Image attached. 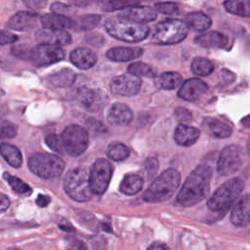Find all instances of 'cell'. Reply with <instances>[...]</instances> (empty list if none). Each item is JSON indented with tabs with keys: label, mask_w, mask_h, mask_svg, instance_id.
<instances>
[{
	"label": "cell",
	"mask_w": 250,
	"mask_h": 250,
	"mask_svg": "<svg viewBox=\"0 0 250 250\" xmlns=\"http://www.w3.org/2000/svg\"><path fill=\"white\" fill-rule=\"evenodd\" d=\"M212 169L206 164L197 166L187 178L177 200L184 206H193L203 200L209 193Z\"/></svg>",
	"instance_id": "obj_1"
},
{
	"label": "cell",
	"mask_w": 250,
	"mask_h": 250,
	"mask_svg": "<svg viewBox=\"0 0 250 250\" xmlns=\"http://www.w3.org/2000/svg\"><path fill=\"white\" fill-rule=\"evenodd\" d=\"M104 28L112 37L131 43L143 41L149 32V28L145 23L136 22L120 16L107 19Z\"/></svg>",
	"instance_id": "obj_2"
},
{
	"label": "cell",
	"mask_w": 250,
	"mask_h": 250,
	"mask_svg": "<svg viewBox=\"0 0 250 250\" xmlns=\"http://www.w3.org/2000/svg\"><path fill=\"white\" fill-rule=\"evenodd\" d=\"M181 181L180 173L174 169L169 168L162 172L153 182L148 188L145 191L143 198L149 203H159L169 199L179 187Z\"/></svg>",
	"instance_id": "obj_3"
},
{
	"label": "cell",
	"mask_w": 250,
	"mask_h": 250,
	"mask_svg": "<svg viewBox=\"0 0 250 250\" xmlns=\"http://www.w3.org/2000/svg\"><path fill=\"white\" fill-rule=\"evenodd\" d=\"M12 52L16 57L27 61L36 66L49 65L64 58V51L61 47L42 43L33 48L16 46L12 49Z\"/></svg>",
	"instance_id": "obj_4"
},
{
	"label": "cell",
	"mask_w": 250,
	"mask_h": 250,
	"mask_svg": "<svg viewBox=\"0 0 250 250\" xmlns=\"http://www.w3.org/2000/svg\"><path fill=\"white\" fill-rule=\"evenodd\" d=\"M63 188L67 195L75 201L86 202L92 198L89 169L84 166L69 170L63 180Z\"/></svg>",
	"instance_id": "obj_5"
},
{
	"label": "cell",
	"mask_w": 250,
	"mask_h": 250,
	"mask_svg": "<svg viewBox=\"0 0 250 250\" xmlns=\"http://www.w3.org/2000/svg\"><path fill=\"white\" fill-rule=\"evenodd\" d=\"M28 168L36 176L51 180L62 175L64 170V162L54 154L37 152L29 157Z\"/></svg>",
	"instance_id": "obj_6"
},
{
	"label": "cell",
	"mask_w": 250,
	"mask_h": 250,
	"mask_svg": "<svg viewBox=\"0 0 250 250\" xmlns=\"http://www.w3.org/2000/svg\"><path fill=\"white\" fill-rule=\"evenodd\" d=\"M244 188V182L240 178H232L225 182L209 198L207 206L214 212H223L234 202Z\"/></svg>",
	"instance_id": "obj_7"
},
{
	"label": "cell",
	"mask_w": 250,
	"mask_h": 250,
	"mask_svg": "<svg viewBox=\"0 0 250 250\" xmlns=\"http://www.w3.org/2000/svg\"><path fill=\"white\" fill-rule=\"evenodd\" d=\"M188 32L184 21L168 19L156 24L152 33V41L156 44L171 45L183 41Z\"/></svg>",
	"instance_id": "obj_8"
},
{
	"label": "cell",
	"mask_w": 250,
	"mask_h": 250,
	"mask_svg": "<svg viewBox=\"0 0 250 250\" xmlns=\"http://www.w3.org/2000/svg\"><path fill=\"white\" fill-rule=\"evenodd\" d=\"M64 152L70 156L82 154L89 145V137L86 130L79 125L67 126L61 135Z\"/></svg>",
	"instance_id": "obj_9"
},
{
	"label": "cell",
	"mask_w": 250,
	"mask_h": 250,
	"mask_svg": "<svg viewBox=\"0 0 250 250\" xmlns=\"http://www.w3.org/2000/svg\"><path fill=\"white\" fill-rule=\"evenodd\" d=\"M112 175V165L104 158L97 159L89 170L90 187L93 193L103 194L110 182Z\"/></svg>",
	"instance_id": "obj_10"
},
{
	"label": "cell",
	"mask_w": 250,
	"mask_h": 250,
	"mask_svg": "<svg viewBox=\"0 0 250 250\" xmlns=\"http://www.w3.org/2000/svg\"><path fill=\"white\" fill-rule=\"evenodd\" d=\"M242 150L238 146H226L220 153L217 171L221 176H229L235 173L242 164Z\"/></svg>",
	"instance_id": "obj_11"
},
{
	"label": "cell",
	"mask_w": 250,
	"mask_h": 250,
	"mask_svg": "<svg viewBox=\"0 0 250 250\" xmlns=\"http://www.w3.org/2000/svg\"><path fill=\"white\" fill-rule=\"evenodd\" d=\"M141 83L142 81L138 76L129 73L113 77L109 83V87L110 91L115 95L131 97L139 92Z\"/></svg>",
	"instance_id": "obj_12"
},
{
	"label": "cell",
	"mask_w": 250,
	"mask_h": 250,
	"mask_svg": "<svg viewBox=\"0 0 250 250\" xmlns=\"http://www.w3.org/2000/svg\"><path fill=\"white\" fill-rule=\"evenodd\" d=\"M35 37L39 43L59 47L67 45L71 42L70 34L64 29H54L44 27L36 32Z\"/></svg>",
	"instance_id": "obj_13"
},
{
	"label": "cell",
	"mask_w": 250,
	"mask_h": 250,
	"mask_svg": "<svg viewBox=\"0 0 250 250\" xmlns=\"http://www.w3.org/2000/svg\"><path fill=\"white\" fill-rule=\"evenodd\" d=\"M78 101L88 111L94 112L104 106L106 97L103 92L83 87L78 92Z\"/></svg>",
	"instance_id": "obj_14"
},
{
	"label": "cell",
	"mask_w": 250,
	"mask_h": 250,
	"mask_svg": "<svg viewBox=\"0 0 250 250\" xmlns=\"http://www.w3.org/2000/svg\"><path fill=\"white\" fill-rule=\"evenodd\" d=\"M208 90L207 84L198 78H190L181 84L178 96L186 101H196Z\"/></svg>",
	"instance_id": "obj_15"
},
{
	"label": "cell",
	"mask_w": 250,
	"mask_h": 250,
	"mask_svg": "<svg viewBox=\"0 0 250 250\" xmlns=\"http://www.w3.org/2000/svg\"><path fill=\"white\" fill-rule=\"evenodd\" d=\"M118 16L126 18L136 22L146 23L152 21L157 17V12L155 9H152L147 6H132L124 9V12L120 13Z\"/></svg>",
	"instance_id": "obj_16"
},
{
	"label": "cell",
	"mask_w": 250,
	"mask_h": 250,
	"mask_svg": "<svg viewBox=\"0 0 250 250\" xmlns=\"http://www.w3.org/2000/svg\"><path fill=\"white\" fill-rule=\"evenodd\" d=\"M230 221L236 227H246L250 221L249 194L246 193L238 199L230 213Z\"/></svg>",
	"instance_id": "obj_17"
},
{
	"label": "cell",
	"mask_w": 250,
	"mask_h": 250,
	"mask_svg": "<svg viewBox=\"0 0 250 250\" xmlns=\"http://www.w3.org/2000/svg\"><path fill=\"white\" fill-rule=\"evenodd\" d=\"M38 21V15L31 12H19L15 14L7 22V27L18 31H27L32 29Z\"/></svg>",
	"instance_id": "obj_18"
},
{
	"label": "cell",
	"mask_w": 250,
	"mask_h": 250,
	"mask_svg": "<svg viewBox=\"0 0 250 250\" xmlns=\"http://www.w3.org/2000/svg\"><path fill=\"white\" fill-rule=\"evenodd\" d=\"M133 112L131 108L124 104H113L107 111V121L114 126H124L131 122Z\"/></svg>",
	"instance_id": "obj_19"
},
{
	"label": "cell",
	"mask_w": 250,
	"mask_h": 250,
	"mask_svg": "<svg viewBox=\"0 0 250 250\" xmlns=\"http://www.w3.org/2000/svg\"><path fill=\"white\" fill-rule=\"evenodd\" d=\"M71 62L80 69L91 68L97 62V55L88 48H77L70 53Z\"/></svg>",
	"instance_id": "obj_20"
},
{
	"label": "cell",
	"mask_w": 250,
	"mask_h": 250,
	"mask_svg": "<svg viewBox=\"0 0 250 250\" xmlns=\"http://www.w3.org/2000/svg\"><path fill=\"white\" fill-rule=\"evenodd\" d=\"M143 49L139 47H113L106 52V58L113 62H128L139 58Z\"/></svg>",
	"instance_id": "obj_21"
},
{
	"label": "cell",
	"mask_w": 250,
	"mask_h": 250,
	"mask_svg": "<svg viewBox=\"0 0 250 250\" xmlns=\"http://www.w3.org/2000/svg\"><path fill=\"white\" fill-rule=\"evenodd\" d=\"M200 132L197 128L188 126L185 124H180L177 126L174 134V139L176 143L180 146H189L193 145L199 138Z\"/></svg>",
	"instance_id": "obj_22"
},
{
	"label": "cell",
	"mask_w": 250,
	"mask_h": 250,
	"mask_svg": "<svg viewBox=\"0 0 250 250\" xmlns=\"http://www.w3.org/2000/svg\"><path fill=\"white\" fill-rule=\"evenodd\" d=\"M41 23L44 27L54 28V29H65L74 28L75 21L71 19L63 16L62 14H46L40 19Z\"/></svg>",
	"instance_id": "obj_23"
},
{
	"label": "cell",
	"mask_w": 250,
	"mask_h": 250,
	"mask_svg": "<svg viewBox=\"0 0 250 250\" xmlns=\"http://www.w3.org/2000/svg\"><path fill=\"white\" fill-rule=\"evenodd\" d=\"M194 41L204 48H224L228 44V37L218 31H209L197 36Z\"/></svg>",
	"instance_id": "obj_24"
},
{
	"label": "cell",
	"mask_w": 250,
	"mask_h": 250,
	"mask_svg": "<svg viewBox=\"0 0 250 250\" xmlns=\"http://www.w3.org/2000/svg\"><path fill=\"white\" fill-rule=\"evenodd\" d=\"M203 125L216 138H228L232 133V128L229 124L218 118L207 117L204 119Z\"/></svg>",
	"instance_id": "obj_25"
},
{
	"label": "cell",
	"mask_w": 250,
	"mask_h": 250,
	"mask_svg": "<svg viewBox=\"0 0 250 250\" xmlns=\"http://www.w3.org/2000/svg\"><path fill=\"white\" fill-rule=\"evenodd\" d=\"M184 21L188 25V27L191 28L195 31H204L208 29L211 24V19L201 12H191L186 15Z\"/></svg>",
	"instance_id": "obj_26"
},
{
	"label": "cell",
	"mask_w": 250,
	"mask_h": 250,
	"mask_svg": "<svg viewBox=\"0 0 250 250\" xmlns=\"http://www.w3.org/2000/svg\"><path fill=\"white\" fill-rule=\"evenodd\" d=\"M144 186V180L141 176L136 174H127L121 184H120V191L126 195H134L138 193Z\"/></svg>",
	"instance_id": "obj_27"
},
{
	"label": "cell",
	"mask_w": 250,
	"mask_h": 250,
	"mask_svg": "<svg viewBox=\"0 0 250 250\" xmlns=\"http://www.w3.org/2000/svg\"><path fill=\"white\" fill-rule=\"evenodd\" d=\"M183 82L182 75L178 72H164L159 76L155 77V86L159 89L172 90L181 86Z\"/></svg>",
	"instance_id": "obj_28"
},
{
	"label": "cell",
	"mask_w": 250,
	"mask_h": 250,
	"mask_svg": "<svg viewBox=\"0 0 250 250\" xmlns=\"http://www.w3.org/2000/svg\"><path fill=\"white\" fill-rule=\"evenodd\" d=\"M0 154L12 167H21L22 162L21 153L15 146H12L8 143H2L0 145Z\"/></svg>",
	"instance_id": "obj_29"
},
{
	"label": "cell",
	"mask_w": 250,
	"mask_h": 250,
	"mask_svg": "<svg viewBox=\"0 0 250 250\" xmlns=\"http://www.w3.org/2000/svg\"><path fill=\"white\" fill-rule=\"evenodd\" d=\"M48 80L50 84L55 87H66L74 82L75 74L70 69L64 68L49 76Z\"/></svg>",
	"instance_id": "obj_30"
},
{
	"label": "cell",
	"mask_w": 250,
	"mask_h": 250,
	"mask_svg": "<svg viewBox=\"0 0 250 250\" xmlns=\"http://www.w3.org/2000/svg\"><path fill=\"white\" fill-rule=\"evenodd\" d=\"M224 7L230 14L246 18L250 16L249 0H226Z\"/></svg>",
	"instance_id": "obj_31"
},
{
	"label": "cell",
	"mask_w": 250,
	"mask_h": 250,
	"mask_svg": "<svg viewBox=\"0 0 250 250\" xmlns=\"http://www.w3.org/2000/svg\"><path fill=\"white\" fill-rule=\"evenodd\" d=\"M129 153L130 150L127 146L119 142H112L108 145L106 149L107 156L114 161H122L126 159L129 156Z\"/></svg>",
	"instance_id": "obj_32"
},
{
	"label": "cell",
	"mask_w": 250,
	"mask_h": 250,
	"mask_svg": "<svg viewBox=\"0 0 250 250\" xmlns=\"http://www.w3.org/2000/svg\"><path fill=\"white\" fill-rule=\"evenodd\" d=\"M214 70V64L205 58L197 57L191 62V71L199 76L209 75Z\"/></svg>",
	"instance_id": "obj_33"
},
{
	"label": "cell",
	"mask_w": 250,
	"mask_h": 250,
	"mask_svg": "<svg viewBox=\"0 0 250 250\" xmlns=\"http://www.w3.org/2000/svg\"><path fill=\"white\" fill-rule=\"evenodd\" d=\"M3 178L15 192L19 194H28L31 192L30 187L18 177L10 175L9 173H4Z\"/></svg>",
	"instance_id": "obj_34"
},
{
	"label": "cell",
	"mask_w": 250,
	"mask_h": 250,
	"mask_svg": "<svg viewBox=\"0 0 250 250\" xmlns=\"http://www.w3.org/2000/svg\"><path fill=\"white\" fill-rule=\"evenodd\" d=\"M128 72L136 75L138 77L140 76H146V77H154L155 72L154 69L147 63L142 62H133L128 66Z\"/></svg>",
	"instance_id": "obj_35"
},
{
	"label": "cell",
	"mask_w": 250,
	"mask_h": 250,
	"mask_svg": "<svg viewBox=\"0 0 250 250\" xmlns=\"http://www.w3.org/2000/svg\"><path fill=\"white\" fill-rule=\"evenodd\" d=\"M140 0H108L103 5L104 12H113L118 10H124L128 7L139 5Z\"/></svg>",
	"instance_id": "obj_36"
},
{
	"label": "cell",
	"mask_w": 250,
	"mask_h": 250,
	"mask_svg": "<svg viewBox=\"0 0 250 250\" xmlns=\"http://www.w3.org/2000/svg\"><path fill=\"white\" fill-rule=\"evenodd\" d=\"M101 21L99 15H85L79 18L78 21L75 22L74 28L77 27L79 30H91L96 27Z\"/></svg>",
	"instance_id": "obj_37"
},
{
	"label": "cell",
	"mask_w": 250,
	"mask_h": 250,
	"mask_svg": "<svg viewBox=\"0 0 250 250\" xmlns=\"http://www.w3.org/2000/svg\"><path fill=\"white\" fill-rule=\"evenodd\" d=\"M155 11L165 15H179L181 13V7L176 2H161L155 4Z\"/></svg>",
	"instance_id": "obj_38"
},
{
	"label": "cell",
	"mask_w": 250,
	"mask_h": 250,
	"mask_svg": "<svg viewBox=\"0 0 250 250\" xmlns=\"http://www.w3.org/2000/svg\"><path fill=\"white\" fill-rule=\"evenodd\" d=\"M45 143H46V145H47L51 149H53L54 151L59 152V153L64 152L61 136L56 135V134H49V135L46 136V138H45Z\"/></svg>",
	"instance_id": "obj_39"
},
{
	"label": "cell",
	"mask_w": 250,
	"mask_h": 250,
	"mask_svg": "<svg viewBox=\"0 0 250 250\" xmlns=\"http://www.w3.org/2000/svg\"><path fill=\"white\" fill-rule=\"evenodd\" d=\"M17 134V126L10 122H3L0 124V138L1 139H12Z\"/></svg>",
	"instance_id": "obj_40"
},
{
	"label": "cell",
	"mask_w": 250,
	"mask_h": 250,
	"mask_svg": "<svg viewBox=\"0 0 250 250\" xmlns=\"http://www.w3.org/2000/svg\"><path fill=\"white\" fill-rule=\"evenodd\" d=\"M158 160L155 157H150L145 162V173L147 179H152L158 170Z\"/></svg>",
	"instance_id": "obj_41"
},
{
	"label": "cell",
	"mask_w": 250,
	"mask_h": 250,
	"mask_svg": "<svg viewBox=\"0 0 250 250\" xmlns=\"http://www.w3.org/2000/svg\"><path fill=\"white\" fill-rule=\"evenodd\" d=\"M17 39H18L17 35L11 32L5 31L3 29H0V45H7V44L14 43L15 41H17Z\"/></svg>",
	"instance_id": "obj_42"
},
{
	"label": "cell",
	"mask_w": 250,
	"mask_h": 250,
	"mask_svg": "<svg viewBox=\"0 0 250 250\" xmlns=\"http://www.w3.org/2000/svg\"><path fill=\"white\" fill-rule=\"evenodd\" d=\"M175 114H176L177 119L180 121H190L191 117H192L191 112L188 109L182 107V106L176 108Z\"/></svg>",
	"instance_id": "obj_43"
},
{
	"label": "cell",
	"mask_w": 250,
	"mask_h": 250,
	"mask_svg": "<svg viewBox=\"0 0 250 250\" xmlns=\"http://www.w3.org/2000/svg\"><path fill=\"white\" fill-rule=\"evenodd\" d=\"M48 0H22V2L30 9L39 10L46 6Z\"/></svg>",
	"instance_id": "obj_44"
},
{
	"label": "cell",
	"mask_w": 250,
	"mask_h": 250,
	"mask_svg": "<svg viewBox=\"0 0 250 250\" xmlns=\"http://www.w3.org/2000/svg\"><path fill=\"white\" fill-rule=\"evenodd\" d=\"M88 128L91 130V131H95V132H105L106 129L105 127L103 125V123L97 121V120H94V119H89L87 122H86Z\"/></svg>",
	"instance_id": "obj_45"
},
{
	"label": "cell",
	"mask_w": 250,
	"mask_h": 250,
	"mask_svg": "<svg viewBox=\"0 0 250 250\" xmlns=\"http://www.w3.org/2000/svg\"><path fill=\"white\" fill-rule=\"evenodd\" d=\"M10 206V199L7 195L0 192V213L6 211Z\"/></svg>",
	"instance_id": "obj_46"
},
{
	"label": "cell",
	"mask_w": 250,
	"mask_h": 250,
	"mask_svg": "<svg viewBox=\"0 0 250 250\" xmlns=\"http://www.w3.org/2000/svg\"><path fill=\"white\" fill-rule=\"evenodd\" d=\"M51 201V198L48 195L45 194H38L37 198H36V204L39 207H45L47 206Z\"/></svg>",
	"instance_id": "obj_47"
},
{
	"label": "cell",
	"mask_w": 250,
	"mask_h": 250,
	"mask_svg": "<svg viewBox=\"0 0 250 250\" xmlns=\"http://www.w3.org/2000/svg\"><path fill=\"white\" fill-rule=\"evenodd\" d=\"M221 76H222V78L224 79V81L226 83H230L235 79V75L228 69H222Z\"/></svg>",
	"instance_id": "obj_48"
},
{
	"label": "cell",
	"mask_w": 250,
	"mask_h": 250,
	"mask_svg": "<svg viewBox=\"0 0 250 250\" xmlns=\"http://www.w3.org/2000/svg\"><path fill=\"white\" fill-rule=\"evenodd\" d=\"M51 10H52L54 13L62 14V13H64V12L67 10V6L64 5V4H62V3H54V4L51 6Z\"/></svg>",
	"instance_id": "obj_49"
},
{
	"label": "cell",
	"mask_w": 250,
	"mask_h": 250,
	"mask_svg": "<svg viewBox=\"0 0 250 250\" xmlns=\"http://www.w3.org/2000/svg\"><path fill=\"white\" fill-rule=\"evenodd\" d=\"M147 249H168V246L163 244V243H159V242H153L152 244H150Z\"/></svg>",
	"instance_id": "obj_50"
},
{
	"label": "cell",
	"mask_w": 250,
	"mask_h": 250,
	"mask_svg": "<svg viewBox=\"0 0 250 250\" xmlns=\"http://www.w3.org/2000/svg\"><path fill=\"white\" fill-rule=\"evenodd\" d=\"M60 228L65 231H70V230H74V229L72 228V226L70 224H61Z\"/></svg>",
	"instance_id": "obj_51"
},
{
	"label": "cell",
	"mask_w": 250,
	"mask_h": 250,
	"mask_svg": "<svg viewBox=\"0 0 250 250\" xmlns=\"http://www.w3.org/2000/svg\"><path fill=\"white\" fill-rule=\"evenodd\" d=\"M91 0H74V4L78 6H85L90 3Z\"/></svg>",
	"instance_id": "obj_52"
}]
</instances>
